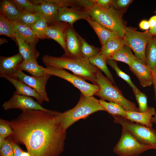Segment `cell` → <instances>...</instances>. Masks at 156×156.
I'll return each mask as SVG.
<instances>
[{
	"instance_id": "48",
	"label": "cell",
	"mask_w": 156,
	"mask_h": 156,
	"mask_svg": "<svg viewBox=\"0 0 156 156\" xmlns=\"http://www.w3.org/2000/svg\"><path fill=\"white\" fill-rule=\"evenodd\" d=\"M151 121L152 123H156V112L154 116L151 118Z\"/></svg>"
},
{
	"instance_id": "39",
	"label": "cell",
	"mask_w": 156,
	"mask_h": 156,
	"mask_svg": "<svg viewBox=\"0 0 156 156\" xmlns=\"http://www.w3.org/2000/svg\"><path fill=\"white\" fill-rule=\"evenodd\" d=\"M12 133L9 121L0 118V135L5 138L10 137Z\"/></svg>"
},
{
	"instance_id": "5",
	"label": "cell",
	"mask_w": 156,
	"mask_h": 156,
	"mask_svg": "<svg viewBox=\"0 0 156 156\" xmlns=\"http://www.w3.org/2000/svg\"><path fill=\"white\" fill-rule=\"evenodd\" d=\"M96 82L99 89L94 94L103 100L118 104L127 111L139 112L135 104L126 98L121 91L106 77L99 69L96 76Z\"/></svg>"
},
{
	"instance_id": "28",
	"label": "cell",
	"mask_w": 156,
	"mask_h": 156,
	"mask_svg": "<svg viewBox=\"0 0 156 156\" xmlns=\"http://www.w3.org/2000/svg\"><path fill=\"white\" fill-rule=\"evenodd\" d=\"M88 59L91 64L103 71L106 75V77L114 86H115L113 76L107 66L106 60L100 53Z\"/></svg>"
},
{
	"instance_id": "2",
	"label": "cell",
	"mask_w": 156,
	"mask_h": 156,
	"mask_svg": "<svg viewBox=\"0 0 156 156\" xmlns=\"http://www.w3.org/2000/svg\"><path fill=\"white\" fill-rule=\"evenodd\" d=\"M42 60L46 66L68 70L84 80L90 81L93 84L97 85L96 76L99 69L91 64L88 58L83 57H69L63 55L56 57L45 55Z\"/></svg>"
},
{
	"instance_id": "17",
	"label": "cell",
	"mask_w": 156,
	"mask_h": 156,
	"mask_svg": "<svg viewBox=\"0 0 156 156\" xmlns=\"http://www.w3.org/2000/svg\"><path fill=\"white\" fill-rule=\"evenodd\" d=\"M24 59L19 52L14 55L0 57V75L13 77L18 70V66Z\"/></svg>"
},
{
	"instance_id": "38",
	"label": "cell",
	"mask_w": 156,
	"mask_h": 156,
	"mask_svg": "<svg viewBox=\"0 0 156 156\" xmlns=\"http://www.w3.org/2000/svg\"><path fill=\"white\" fill-rule=\"evenodd\" d=\"M0 156H14L12 142L9 138L0 147Z\"/></svg>"
},
{
	"instance_id": "44",
	"label": "cell",
	"mask_w": 156,
	"mask_h": 156,
	"mask_svg": "<svg viewBox=\"0 0 156 156\" xmlns=\"http://www.w3.org/2000/svg\"><path fill=\"white\" fill-rule=\"evenodd\" d=\"M140 28L143 30H147L150 28V25L148 21L143 20L139 24Z\"/></svg>"
},
{
	"instance_id": "3",
	"label": "cell",
	"mask_w": 156,
	"mask_h": 156,
	"mask_svg": "<svg viewBox=\"0 0 156 156\" xmlns=\"http://www.w3.org/2000/svg\"><path fill=\"white\" fill-rule=\"evenodd\" d=\"M105 110L99 100L93 96H85L81 94L77 104L73 108L63 112H58L57 118L63 128L66 130L73 124L81 119H85L91 114Z\"/></svg>"
},
{
	"instance_id": "20",
	"label": "cell",
	"mask_w": 156,
	"mask_h": 156,
	"mask_svg": "<svg viewBox=\"0 0 156 156\" xmlns=\"http://www.w3.org/2000/svg\"><path fill=\"white\" fill-rule=\"evenodd\" d=\"M10 21L15 32L29 44L35 47L39 38L31 28L20 23L16 20Z\"/></svg>"
},
{
	"instance_id": "7",
	"label": "cell",
	"mask_w": 156,
	"mask_h": 156,
	"mask_svg": "<svg viewBox=\"0 0 156 156\" xmlns=\"http://www.w3.org/2000/svg\"><path fill=\"white\" fill-rule=\"evenodd\" d=\"M153 36L149 31L141 32L131 27H126L123 36L125 45L129 47L135 57L146 64L145 51L147 46Z\"/></svg>"
},
{
	"instance_id": "18",
	"label": "cell",
	"mask_w": 156,
	"mask_h": 156,
	"mask_svg": "<svg viewBox=\"0 0 156 156\" xmlns=\"http://www.w3.org/2000/svg\"><path fill=\"white\" fill-rule=\"evenodd\" d=\"M0 77L9 81L14 86L16 92L19 94L35 98L36 101L41 105L44 101L41 96L35 90L22 81L12 77L0 75Z\"/></svg>"
},
{
	"instance_id": "10",
	"label": "cell",
	"mask_w": 156,
	"mask_h": 156,
	"mask_svg": "<svg viewBox=\"0 0 156 156\" xmlns=\"http://www.w3.org/2000/svg\"><path fill=\"white\" fill-rule=\"evenodd\" d=\"M52 76L49 74L38 77L30 76L22 71L18 70L14 77L22 81L35 90L41 96L44 101L49 102V99L46 91L47 82Z\"/></svg>"
},
{
	"instance_id": "16",
	"label": "cell",
	"mask_w": 156,
	"mask_h": 156,
	"mask_svg": "<svg viewBox=\"0 0 156 156\" xmlns=\"http://www.w3.org/2000/svg\"><path fill=\"white\" fill-rule=\"evenodd\" d=\"M49 24L46 31V35L49 39H53L59 44L65 52L66 33L69 24L56 21Z\"/></svg>"
},
{
	"instance_id": "25",
	"label": "cell",
	"mask_w": 156,
	"mask_h": 156,
	"mask_svg": "<svg viewBox=\"0 0 156 156\" xmlns=\"http://www.w3.org/2000/svg\"><path fill=\"white\" fill-rule=\"evenodd\" d=\"M0 12L10 20H16L22 14L11 0H8L1 1Z\"/></svg>"
},
{
	"instance_id": "23",
	"label": "cell",
	"mask_w": 156,
	"mask_h": 156,
	"mask_svg": "<svg viewBox=\"0 0 156 156\" xmlns=\"http://www.w3.org/2000/svg\"><path fill=\"white\" fill-rule=\"evenodd\" d=\"M16 44L18 47L19 53L26 60H36L39 53L35 47L25 41L18 33L15 32Z\"/></svg>"
},
{
	"instance_id": "42",
	"label": "cell",
	"mask_w": 156,
	"mask_h": 156,
	"mask_svg": "<svg viewBox=\"0 0 156 156\" xmlns=\"http://www.w3.org/2000/svg\"><path fill=\"white\" fill-rule=\"evenodd\" d=\"M11 140L12 143L14 156H23L25 152L22 149L18 144Z\"/></svg>"
},
{
	"instance_id": "43",
	"label": "cell",
	"mask_w": 156,
	"mask_h": 156,
	"mask_svg": "<svg viewBox=\"0 0 156 156\" xmlns=\"http://www.w3.org/2000/svg\"><path fill=\"white\" fill-rule=\"evenodd\" d=\"M153 83L154 90V99L156 105V66L152 71Z\"/></svg>"
},
{
	"instance_id": "11",
	"label": "cell",
	"mask_w": 156,
	"mask_h": 156,
	"mask_svg": "<svg viewBox=\"0 0 156 156\" xmlns=\"http://www.w3.org/2000/svg\"><path fill=\"white\" fill-rule=\"evenodd\" d=\"M2 106L5 110L12 109H18L23 111L29 110L44 111L48 110L42 107L32 98L19 94L16 91L14 92L12 97L4 102Z\"/></svg>"
},
{
	"instance_id": "37",
	"label": "cell",
	"mask_w": 156,
	"mask_h": 156,
	"mask_svg": "<svg viewBox=\"0 0 156 156\" xmlns=\"http://www.w3.org/2000/svg\"><path fill=\"white\" fill-rule=\"evenodd\" d=\"M133 91L138 105L139 112H143L146 111L148 107L146 95L137 88L133 90Z\"/></svg>"
},
{
	"instance_id": "8",
	"label": "cell",
	"mask_w": 156,
	"mask_h": 156,
	"mask_svg": "<svg viewBox=\"0 0 156 156\" xmlns=\"http://www.w3.org/2000/svg\"><path fill=\"white\" fill-rule=\"evenodd\" d=\"M112 117L114 123L120 125L140 142L150 145L156 150V129L140 123H135L120 116Z\"/></svg>"
},
{
	"instance_id": "32",
	"label": "cell",
	"mask_w": 156,
	"mask_h": 156,
	"mask_svg": "<svg viewBox=\"0 0 156 156\" xmlns=\"http://www.w3.org/2000/svg\"><path fill=\"white\" fill-rule=\"evenodd\" d=\"M79 37L81 42V51L83 57L89 59L100 53L101 49L89 44L79 35Z\"/></svg>"
},
{
	"instance_id": "41",
	"label": "cell",
	"mask_w": 156,
	"mask_h": 156,
	"mask_svg": "<svg viewBox=\"0 0 156 156\" xmlns=\"http://www.w3.org/2000/svg\"><path fill=\"white\" fill-rule=\"evenodd\" d=\"M94 3L101 8L108 9L112 6L113 0H92Z\"/></svg>"
},
{
	"instance_id": "34",
	"label": "cell",
	"mask_w": 156,
	"mask_h": 156,
	"mask_svg": "<svg viewBox=\"0 0 156 156\" xmlns=\"http://www.w3.org/2000/svg\"><path fill=\"white\" fill-rule=\"evenodd\" d=\"M12 2L14 4L18 10L21 13H36V5L27 0H12Z\"/></svg>"
},
{
	"instance_id": "49",
	"label": "cell",
	"mask_w": 156,
	"mask_h": 156,
	"mask_svg": "<svg viewBox=\"0 0 156 156\" xmlns=\"http://www.w3.org/2000/svg\"><path fill=\"white\" fill-rule=\"evenodd\" d=\"M7 42V40L4 38H1L0 39V45Z\"/></svg>"
},
{
	"instance_id": "13",
	"label": "cell",
	"mask_w": 156,
	"mask_h": 156,
	"mask_svg": "<svg viewBox=\"0 0 156 156\" xmlns=\"http://www.w3.org/2000/svg\"><path fill=\"white\" fill-rule=\"evenodd\" d=\"M129 66L141 86L144 88L151 86L153 83L152 70L148 65L136 57Z\"/></svg>"
},
{
	"instance_id": "15",
	"label": "cell",
	"mask_w": 156,
	"mask_h": 156,
	"mask_svg": "<svg viewBox=\"0 0 156 156\" xmlns=\"http://www.w3.org/2000/svg\"><path fill=\"white\" fill-rule=\"evenodd\" d=\"M36 5V13L40 15L48 24L56 21L60 6L49 0L30 1Z\"/></svg>"
},
{
	"instance_id": "50",
	"label": "cell",
	"mask_w": 156,
	"mask_h": 156,
	"mask_svg": "<svg viewBox=\"0 0 156 156\" xmlns=\"http://www.w3.org/2000/svg\"><path fill=\"white\" fill-rule=\"evenodd\" d=\"M155 36V38H156V36Z\"/></svg>"
},
{
	"instance_id": "12",
	"label": "cell",
	"mask_w": 156,
	"mask_h": 156,
	"mask_svg": "<svg viewBox=\"0 0 156 156\" xmlns=\"http://www.w3.org/2000/svg\"><path fill=\"white\" fill-rule=\"evenodd\" d=\"M79 35L74 29L73 26L69 24L66 38V50L64 56L72 58L83 57Z\"/></svg>"
},
{
	"instance_id": "19",
	"label": "cell",
	"mask_w": 156,
	"mask_h": 156,
	"mask_svg": "<svg viewBox=\"0 0 156 156\" xmlns=\"http://www.w3.org/2000/svg\"><path fill=\"white\" fill-rule=\"evenodd\" d=\"M155 112V108L151 107H148L147 110L143 112L127 111L125 118L133 122L153 127V123L151 120Z\"/></svg>"
},
{
	"instance_id": "27",
	"label": "cell",
	"mask_w": 156,
	"mask_h": 156,
	"mask_svg": "<svg viewBox=\"0 0 156 156\" xmlns=\"http://www.w3.org/2000/svg\"><path fill=\"white\" fill-rule=\"evenodd\" d=\"M136 57L131 49L125 45L110 59L124 62L129 66Z\"/></svg>"
},
{
	"instance_id": "36",
	"label": "cell",
	"mask_w": 156,
	"mask_h": 156,
	"mask_svg": "<svg viewBox=\"0 0 156 156\" xmlns=\"http://www.w3.org/2000/svg\"><path fill=\"white\" fill-rule=\"evenodd\" d=\"M106 63L114 70L117 76L125 80L132 88L133 90H135L137 88L132 81L130 76L122 71L119 68L116 61L112 59H109L106 60Z\"/></svg>"
},
{
	"instance_id": "30",
	"label": "cell",
	"mask_w": 156,
	"mask_h": 156,
	"mask_svg": "<svg viewBox=\"0 0 156 156\" xmlns=\"http://www.w3.org/2000/svg\"><path fill=\"white\" fill-rule=\"evenodd\" d=\"M99 101L105 111L112 116H118L126 117L127 110L120 105L112 102H108L101 99Z\"/></svg>"
},
{
	"instance_id": "26",
	"label": "cell",
	"mask_w": 156,
	"mask_h": 156,
	"mask_svg": "<svg viewBox=\"0 0 156 156\" xmlns=\"http://www.w3.org/2000/svg\"><path fill=\"white\" fill-rule=\"evenodd\" d=\"M60 7L78 8L86 10L92 6L94 3L92 0H50Z\"/></svg>"
},
{
	"instance_id": "31",
	"label": "cell",
	"mask_w": 156,
	"mask_h": 156,
	"mask_svg": "<svg viewBox=\"0 0 156 156\" xmlns=\"http://www.w3.org/2000/svg\"><path fill=\"white\" fill-rule=\"evenodd\" d=\"M0 35L9 37L16 43V33L10 21L0 13Z\"/></svg>"
},
{
	"instance_id": "9",
	"label": "cell",
	"mask_w": 156,
	"mask_h": 156,
	"mask_svg": "<svg viewBox=\"0 0 156 156\" xmlns=\"http://www.w3.org/2000/svg\"><path fill=\"white\" fill-rule=\"evenodd\" d=\"M45 68L47 74L55 76L68 81L85 96H93L99 90L98 85L88 83L81 78L64 69L50 66H47Z\"/></svg>"
},
{
	"instance_id": "6",
	"label": "cell",
	"mask_w": 156,
	"mask_h": 156,
	"mask_svg": "<svg viewBox=\"0 0 156 156\" xmlns=\"http://www.w3.org/2000/svg\"><path fill=\"white\" fill-rule=\"evenodd\" d=\"M122 127L120 137L113 149L115 153L119 156H139L147 150L155 149L153 146L140 142L128 130Z\"/></svg>"
},
{
	"instance_id": "33",
	"label": "cell",
	"mask_w": 156,
	"mask_h": 156,
	"mask_svg": "<svg viewBox=\"0 0 156 156\" xmlns=\"http://www.w3.org/2000/svg\"><path fill=\"white\" fill-rule=\"evenodd\" d=\"M42 18L38 13L27 12L22 13L16 21L23 25L31 27Z\"/></svg>"
},
{
	"instance_id": "22",
	"label": "cell",
	"mask_w": 156,
	"mask_h": 156,
	"mask_svg": "<svg viewBox=\"0 0 156 156\" xmlns=\"http://www.w3.org/2000/svg\"><path fill=\"white\" fill-rule=\"evenodd\" d=\"M125 45V42L123 37H118L102 45L100 53L107 60L110 59Z\"/></svg>"
},
{
	"instance_id": "46",
	"label": "cell",
	"mask_w": 156,
	"mask_h": 156,
	"mask_svg": "<svg viewBox=\"0 0 156 156\" xmlns=\"http://www.w3.org/2000/svg\"><path fill=\"white\" fill-rule=\"evenodd\" d=\"M149 31L153 36H156V25L153 27L150 28Z\"/></svg>"
},
{
	"instance_id": "35",
	"label": "cell",
	"mask_w": 156,
	"mask_h": 156,
	"mask_svg": "<svg viewBox=\"0 0 156 156\" xmlns=\"http://www.w3.org/2000/svg\"><path fill=\"white\" fill-rule=\"evenodd\" d=\"M48 26L47 22L42 18L30 27L39 39H49L46 34Z\"/></svg>"
},
{
	"instance_id": "40",
	"label": "cell",
	"mask_w": 156,
	"mask_h": 156,
	"mask_svg": "<svg viewBox=\"0 0 156 156\" xmlns=\"http://www.w3.org/2000/svg\"><path fill=\"white\" fill-rule=\"evenodd\" d=\"M133 1L132 0H113L112 6L115 9L124 13Z\"/></svg>"
},
{
	"instance_id": "29",
	"label": "cell",
	"mask_w": 156,
	"mask_h": 156,
	"mask_svg": "<svg viewBox=\"0 0 156 156\" xmlns=\"http://www.w3.org/2000/svg\"><path fill=\"white\" fill-rule=\"evenodd\" d=\"M146 64L152 71L156 66V39L153 36L148 43L145 51Z\"/></svg>"
},
{
	"instance_id": "24",
	"label": "cell",
	"mask_w": 156,
	"mask_h": 156,
	"mask_svg": "<svg viewBox=\"0 0 156 156\" xmlns=\"http://www.w3.org/2000/svg\"><path fill=\"white\" fill-rule=\"evenodd\" d=\"M18 70H24L34 77H40L47 74L45 68L39 65L37 60H23L19 66Z\"/></svg>"
},
{
	"instance_id": "4",
	"label": "cell",
	"mask_w": 156,
	"mask_h": 156,
	"mask_svg": "<svg viewBox=\"0 0 156 156\" xmlns=\"http://www.w3.org/2000/svg\"><path fill=\"white\" fill-rule=\"evenodd\" d=\"M86 11L103 27L115 32L119 37L124 36L126 26L121 12L113 6L108 9H103L95 3Z\"/></svg>"
},
{
	"instance_id": "47",
	"label": "cell",
	"mask_w": 156,
	"mask_h": 156,
	"mask_svg": "<svg viewBox=\"0 0 156 156\" xmlns=\"http://www.w3.org/2000/svg\"><path fill=\"white\" fill-rule=\"evenodd\" d=\"M5 138L0 135V147H1L4 143Z\"/></svg>"
},
{
	"instance_id": "21",
	"label": "cell",
	"mask_w": 156,
	"mask_h": 156,
	"mask_svg": "<svg viewBox=\"0 0 156 156\" xmlns=\"http://www.w3.org/2000/svg\"><path fill=\"white\" fill-rule=\"evenodd\" d=\"M86 21L96 32L102 46L108 41L119 37L115 32L101 26L90 16Z\"/></svg>"
},
{
	"instance_id": "1",
	"label": "cell",
	"mask_w": 156,
	"mask_h": 156,
	"mask_svg": "<svg viewBox=\"0 0 156 156\" xmlns=\"http://www.w3.org/2000/svg\"><path fill=\"white\" fill-rule=\"evenodd\" d=\"M58 112L23 111L9 121L12 133L9 138L25 145L29 156H59L64 150L66 131L57 118Z\"/></svg>"
},
{
	"instance_id": "45",
	"label": "cell",
	"mask_w": 156,
	"mask_h": 156,
	"mask_svg": "<svg viewBox=\"0 0 156 156\" xmlns=\"http://www.w3.org/2000/svg\"><path fill=\"white\" fill-rule=\"evenodd\" d=\"M150 28L153 27L156 25V15L151 17L148 21Z\"/></svg>"
},
{
	"instance_id": "14",
	"label": "cell",
	"mask_w": 156,
	"mask_h": 156,
	"mask_svg": "<svg viewBox=\"0 0 156 156\" xmlns=\"http://www.w3.org/2000/svg\"><path fill=\"white\" fill-rule=\"evenodd\" d=\"M90 15L83 10L73 7H60L56 21L66 23L73 26L76 21L80 19L86 20Z\"/></svg>"
}]
</instances>
